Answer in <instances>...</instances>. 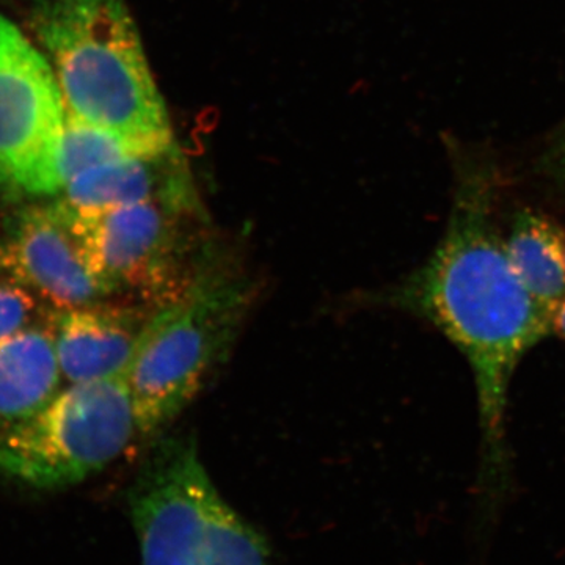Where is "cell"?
I'll return each instance as SVG.
<instances>
[{"instance_id": "6da1fadb", "label": "cell", "mask_w": 565, "mask_h": 565, "mask_svg": "<svg viewBox=\"0 0 565 565\" xmlns=\"http://www.w3.org/2000/svg\"><path fill=\"white\" fill-rule=\"evenodd\" d=\"M493 184L465 169L446 232L433 255L388 302L434 323L463 353L475 375L486 467L504 465L509 388L516 367L552 333L550 311L535 302L509 262L493 218Z\"/></svg>"}, {"instance_id": "7a4b0ae2", "label": "cell", "mask_w": 565, "mask_h": 565, "mask_svg": "<svg viewBox=\"0 0 565 565\" xmlns=\"http://www.w3.org/2000/svg\"><path fill=\"white\" fill-rule=\"evenodd\" d=\"M35 31L68 114L151 147L177 143L125 0H43Z\"/></svg>"}, {"instance_id": "3957f363", "label": "cell", "mask_w": 565, "mask_h": 565, "mask_svg": "<svg viewBox=\"0 0 565 565\" xmlns=\"http://www.w3.org/2000/svg\"><path fill=\"white\" fill-rule=\"evenodd\" d=\"M256 286L217 250L173 302L156 308L126 370L137 429L158 438L225 362L255 302Z\"/></svg>"}, {"instance_id": "277c9868", "label": "cell", "mask_w": 565, "mask_h": 565, "mask_svg": "<svg viewBox=\"0 0 565 565\" xmlns=\"http://www.w3.org/2000/svg\"><path fill=\"white\" fill-rule=\"evenodd\" d=\"M128 501L141 565H274L262 534L215 489L191 435H159Z\"/></svg>"}, {"instance_id": "5b68a950", "label": "cell", "mask_w": 565, "mask_h": 565, "mask_svg": "<svg viewBox=\"0 0 565 565\" xmlns=\"http://www.w3.org/2000/svg\"><path fill=\"white\" fill-rule=\"evenodd\" d=\"M58 206L111 296L131 292L152 308L178 299L218 248L200 196L96 212Z\"/></svg>"}, {"instance_id": "8992f818", "label": "cell", "mask_w": 565, "mask_h": 565, "mask_svg": "<svg viewBox=\"0 0 565 565\" xmlns=\"http://www.w3.org/2000/svg\"><path fill=\"white\" fill-rule=\"evenodd\" d=\"M136 434L125 375L71 384L0 434V475L32 489H66L109 467Z\"/></svg>"}, {"instance_id": "52a82bcc", "label": "cell", "mask_w": 565, "mask_h": 565, "mask_svg": "<svg viewBox=\"0 0 565 565\" xmlns=\"http://www.w3.org/2000/svg\"><path fill=\"white\" fill-rule=\"evenodd\" d=\"M66 107L46 55L0 13V184L25 196L62 191Z\"/></svg>"}, {"instance_id": "ba28073f", "label": "cell", "mask_w": 565, "mask_h": 565, "mask_svg": "<svg viewBox=\"0 0 565 565\" xmlns=\"http://www.w3.org/2000/svg\"><path fill=\"white\" fill-rule=\"evenodd\" d=\"M0 277L20 282L54 310L111 296L93 274L57 202L25 207L18 215L0 239Z\"/></svg>"}, {"instance_id": "9c48e42d", "label": "cell", "mask_w": 565, "mask_h": 565, "mask_svg": "<svg viewBox=\"0 0 565 565\" xmlns=\"http://www.w3.org/2000/svg\"><path fill=\"white\" fill-rule=\"evenodd\" d=\"M154 310L106 299L55 310L50 327L62 377L71 385L125 375Z\"/></svg>"}, {"instance_id": "30bf717a", "label": "cell", "mask_w": 565, "mask_h": 565, "mask_svg": "<svg viewBox=\"0 0 565 565\" xmlns=\"http://www.w3.org/2000/svg\"><path fill=\"white\" fill-rule=\"evenodd\" d=\"M199 196L189 163L178 145L167 150L95 167L62 189L57 202L74 212H96Z\"/></svg>"}, {"instance_id": "8fae6325", "label": "cell", "mask_w": 565, "mask_h": 565, "mask_svg": "<svg viewBox=\"0 0 565 565\" xmlns=\"http://www.w3.org/2000/svg\"><path fill=\"white\" fill-rule=\"evenodd\" d=\"M51 327H25L0 340V434L40 412L61 388Z\"/></svg>"}, {"instance_id": "7c38bea8", "label": "cell", "mask_w": 565, "mask_h": 565, "mask_svg": "<svg viewBox=\"0 0 565 565\" xmlns=\"http://www.w3.org/2000/svg\"><path fill=\"white\" fill-rule=\"evenodd\" d=\"M509 262L535 302L552 310L565 297V233L545 215L516 214L504 239Z\"/></svg>"}, {"instance_id": "4fadbf2b", "label": "cell", "mask_w": 565, "mask_h": 565, "mask_svg": "<svg viewBox=\"0 0 565 565\" xmlns=\"http://www.w3.org/2000/svg\"><path fill=\"white\" fill-rule=\"evenodd\" d=\"M167 148L151 147L120 132L82 120L66 111L61 150L62 189L77 174L95 167L140 158Z\"/></svg>"}, {"instance_id": "5bb4252c", "label": "cell", "mask_w": 565, "mask_h": 565, "mask_svg": "<svg viewBox=\"0 0 565 565\" xmlns=\"http://www.w3.org/2000/svg\"><path fill=\"white\" fill-rule=\"evenodd\" d=\"M40 300L20 282L0 277V340L35 323Z\"/></svg>"}, {"instance_id": "9a60e30c", "label": "cell", "mask_w": 565, "mask_h": 565, "mask_svg": "<svg viewBox=\"0 0 565 565\" xmlns=\"http://www.w3.org/2000/svg\"><path fill=\"white\" fill-rule=\"evenodd\" d=\"M552 166L556 177L565 182V128L556 141L555 150H553Z\"/></svg>"}, {"instance_id": "2e32d148", "label": "cell", "mask_w": 565, "mask_h": 565, "mask_svg": "<svg viewBox=\"0 0 565 565\" xmlns=\"http://www.w3.org/2000/svg\"><path fill=\"white\" fill-rule=\"evenodd\" d=\"M550 323H552V333L565 340V297L550 310Z\"/></svg>"}]
</instances>
